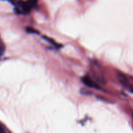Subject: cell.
<instances>
[{"instance_id": "cell-5", "label": "cell", "mask_w": 133, "mask_h": 133, "mask_svg": "<svg viewBox=\"0 0 133 133\" xmlns=\"http://www.w3.org/2000/svg\"><path fill=\"white\" fill-rule=\"evenodd\" d=\"M5 46L2 42L0 43V60L2 58L3 55L5 53Z\"/></svg>"}, {"instance_id": "cell-7", "label": "cell", "mask_w": 133, "mask_h": 133, "mask_svg": "<svg viewBox=\"0 0 133 133\" xmlns=\"http://www.w3.org/2000/svg\"><path fill=\"white\" fill-rule=\"evenodd\" d=\"M0 133H5V131H4V129L1 125H0Z\"/></svg>"}, {"instance_id": "cell-2", "label": "cell", "mask_w": 133, "mask_h": 133, "mask_svg": "<svg viewBox=\"0 0 133 133\" xmlns=\"http://www.w3.org/2000/svg\"><path fill=\"white\" fill-rule=\"evenodd\" d=\"M82 81H83V83L84 84H86L88 87H91V88H96V89H99L98 86L88 76H84V77L82 78Z\"/></svg>"}, {"instance_id": "cell-1", "label": "cell", "mask_w": 133, "mask_h": 133, "mask_svg": "<svg viewBox=\"0 0 133 133\" xmlns=\"http://www.w3.org/2000/svg\"><path fill=\"white\" fill-rule=\"evenodd\" d=\"M15 11L18 14H28L31 11V9L26 1L19 0L15 4Z\"/></svg>"}, {"instance_id": "cell-6", "label": "cell", "mask_w": 133, "mask_h": 133, "mask_svg": "<svg viewBox=\"0 0 133 133\" xmlns=\"http://www.w3.org/2000/svg\"><path fill=\"white\" fill-rule=\"evenodd\" d=\"M26 31L29 33H33V34H38V32L36 31V29L31 28V27H26L25 29Z\"/></svg>"}, {"instance_id": "cell-8", "label": "cell", "mask_w": 133, "mask_h": 133, "mask_svg": "<svg viewBox=\"0 0 133 133\" xmlns=\"http://www.w3.org/2000/svg\"><path fill=\"white\" fill-rule=\"evenodd\" d=\"M7 1H9V2H10V3H14L15 0H7Z\"/></svg>"}, {"instance_id": "cell-4", "label": "cell", "mask_w": 133, "mask_h": 133, "mask_svg": "<svg viewBox=\"0 0 133 133\" xmlns=\"http://www.w3.org/2000/svg\"><path fill=\"white\" fill-rule=\"evenodd\" d=\"M26 2H27V5H28V6L31 10V9H32V8L36 5V3H37L38 2V0H27Z\"/></svg>"}, {"instance_id": "cell-3", "label": "cell", "mask_w": 133, "mask_h": 133, "mask_svg": "<svg viewBox=\"0 0 133 133\" xmlns=\"http://www.w3.org/2000/svg\"><path fill=\"white\" fill-rule=\"evenodd\" d=\"M42 38L44 39V40H45V41L49 42V44H51V45H53V46L56 47V48H60V47H61V45H58V44H57V43H56L54 40H52V39H51L50 38H48V37H47V36H43Z\"/></svg>"}]
</instances>
